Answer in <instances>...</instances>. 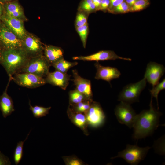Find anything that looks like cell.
I'll return each mask as SVG.
<instances>
[{"instance_id": "18", "label": "cell", "mask_w": 165, "mask_h": 165, "mask_svg": "<svg viewBox=\"0 0 165 165\" xmlns=\"http://www.w3.org/2000/svg\"><path fill=\"white\" fill-rule=\"evenodd\" d=\"M67 113L72 122L80 128L85 134L88 135V124L85 115L83 113L75 111L69 106L68 108Z\"/></svg>"}, {"instance_id": "26", "label": "cell", "mask_w": 165, "mask_h": 165, "mask_svg": "<svg viewBox=\"0 0 165 165\" xmlns=\"http://www.w3.org/2000/svg\"><path fill=\"white\" fill-rule=\"evenodd\" d=\"M165 89V79L164 78L160 82H159L156 85L152 87L151 90L149 91L152 97H155L157 101L158 109H159L158 95L160 92Z\"/></svg>"}, {"instance_id": "4", "label": "cell", "mask_w": 165, "mask_h": 165, "mask_svg": "<svg viewBox=\"0 0 165 165\" xmlns=\"http://www.w3.org/2000/svg\"><path fill=\"white\" fill-rule=\"evenodd\" d=\"M150 148L149 146L140 147L137 145L128 144L125 149L111 159L122 158L131 165H137L144 159Z\"/></svg>"}, {"instance_id": "30", "label": "cell", "mask_w": 165, "mask_h": 165, "mask_svg": "<svg viewBox=\"0 0 165 165\" xmlns=\"http://www.w3.org/2000/svg\"><path fill=\"white\" fill-rule=\"evenodd\" d=\"M80 8L87 12H92L96 9L92 0H83L80 4Z\"/></svg>"}, {"instance_id": "22", "label": "cell", "mask_w": 165, "mask_h": 165, "mask_svg": "<svg viewBox=\"0 0 165 165\" xmlns=\"http://www.w3.org/2000/svg\"><path fill=\"white\" fill-rule=\"evenodd\" d=\"M69 105L70 106H73L87 100H90L75 89L69 92Z\"/></svg>"}, {"instance_id": "16", "label": "cell", "mask_w": 165, "mask_h": 165, "mask_svg": "<svg viewBox=\"0 0 165 165\" xmlns=\"http://www.w3.org/2000/svg\"><path fill=\"white\" fill-rule=\"evenodd\" d=\"M1 19L6 26L23 40L26 35L23 20L7 15L2 17Z\"/></svg>"}, {"instance_id": "27", "label": "cell", "mask_w": 165, "mask_h": 165, "mask_svg": "<svg viewBox=\"0 0 165 165\" xmlns=\"http://www.w3.org/2000/svg\"><path fill=\"white\" fill-rule=\"evenodd\" d=\"M76 30L80 37L83 46L84 48H85L88 32V24L82 26L76 27Z\"/></svg>"}, {"instance_id": "9", "label": "cell", "mask_w": 165, "mask_h": 165, "mask_svg": "<svg viewBox=\"0 0 165 165\" xmlns=\"http://www.w3.org/2000/svg\"><path fill=\"white\" fill-rule=\"evenodd\" d=\"M22 41V48L29 58L43 54L44 47L40 40L33 35L26 34Z\"/></svg>"}, {"instance_id": "37", "label": "cell", "mask_w": 165, "mask_h": 165, "mask_svg": "<svg viewBox=\"0 0 165 165\" xmlns=\"http://www.w3.org/2000/svg\"><path fill=\"white\" fill-rule=\"evenodd\" d=\"M137 0H125V2L130 7H132L135 3Z\"/></svg>"}, {"instance_id": "31", "label": "cell", "mask_w": 165, "mask_h": 165, "mask_svg": "<svg viewBox=\"0 0 165 165\" xmlns=\"http://www.w3.org/2000/svg\"><path fill=\"white\" fill-rule=\"evenodd\" d=\"M63 159L66 165H82L83 162L80 159L75 156H68L63 157Z\"/></svg>"}, {"instance_id": "36", "label": "cell", "mask_w": 165, "mask_h": 165, "mask_svg": "<svg viewBox=\"0 0 165 165\" xmlns=\"http://www.w3.org/2000/svg\"><path fill=\"white\" fill-rule=\"evenodd\" d=\"M96 7V9H100L101 0H92Z\"/></svg>"}, {"instance_id": "21", "label": "cell", "mask_w": 165, "mask_h": 165, "mask_svg": "<svg viewBox=\"0 0 165 165\" xmlns=\"http://www.w3.org/2000/svg\"><path fill=\"white\" fill-rule=\"evenodd\" d=\"M78 64L77 62H69L63 58L53 64L51 66L55 68V70L64 73H67L69 69L76 66Z\"/></svg>"}, {"instance_id": "29", "label": "cell", "mask_w": 165, "mask_h": 165, "mask_svg": "<svg viewBox=\"0 0 165 165\" xmlns=\"http://www.w3.org/2000/svg\"><path fill=\"white\" fill-rule=\"evenodd\" d=\"M110 11L114 13H124L130 12V7L125 2H123Z\"/></svg>"}, {"instance_id": "34", "label": "cell", "mask_w": 165, "mask_h": 165, "mask_svg": "<svg viewBox=\"0 0 165 165\" xmlns=\"http://www.w3.org/2000/svg\"><path fill=\"white\" fill-rule=\"evenodd\" d=\"M124 0H109L110 10L117 6L123 2Z\"/></svg>"}, {"instance_id": "10", "label": "cell", "mask_w": 165, "mask_h": 165, "mask_svg": "<svg viewBox=\"0 0 165 165\" xmlns=\"http://www.w3.org/2000/svg\"><path fill=\"white\" fill-rule=\"evenodd\" d=\"M88 125L97 127L104 122L105 116L100 104L93 101L90 107L84 114Z\"/></svg>"}, {"instance_id": "5", "label": "cell", "mask_w": 165, "mask_h": 165, "mask_svg": "<svg viewBox=\"0 0 165 165\" xmlns=\"http://www.w3.org/2000/svg\"><path fill=\"white\" fill-rule=\"evenodd\" d=\"M147 81L144 78L138 82L130 83L124 87L118 96V101L130 104L139 101V97L146 86Z\"/></svg>"}, {"instance_id": "33", "label": "cell", "mask_w": 165, "mask_h": 165, "mask_svg": "<svg viewBox=\"0 0 165 165\" xmlns=\"http://www.w3.org/2000/svg\"><path fill=\"white\" fill-rule=\"evenodd\" d=\"M11 163L9 158L0 151V165H10Z\"/></svg>"}, {"instance_id": "35", "label": "cell", "mask_w": 165, "mask_h": 165, "mask_svg": "<svg viewBox=\"0 0 165 165\" xmlns=\"http://www.w3.org/2000/svg\"><path fill=\"white\" fill-rule=\"evenodd\" d=\"M109 0H101L100 9L105 10L109 6Z\"/></svg>"}, {"instance_id": "28", "label": "cell", "mask_w": 165, "mask_h": 165, "mask_svg": "<svg viewBox=\"0 0 165 165\" xmlns=\"http://www.w3.org/2000/svg\"><path fill=\"white\" fill-rule=\"evenodd\" d=\"M150 4L149 0H137L134 4L130 8V12L141 11L146 8Z\"/></svg>"}, {"instance_id": "17", "label": "cell", "mask_w": 165, "mask_h": 165, "mask_svg": "<svg viewBox=\"0 0 165 165\" xmlns=\"http://www.w3.org/2000/svg\"><path fill=\"white\" fill-rule=\"evenodd\" d=\"M12 78L9 77V81L4 91L0 96V110L4 118L11 115L15 111L13 102L11 97L7 94V89Z\"/></svg>"}, {"instance_id": "2", "label": "cell", "mask_w": 165, "mask_h": 165, "mask_svg": "<svg viewBox=\"0 0 165 165\" xmlns=\"http://www.w3.org/2000/svg\"><path fill=\"white\" fill-rule=\"evenodd\" d=\"M30 58L22 49L3 50L0 64L9 77L19 73Z\"/></svg>"}, {"instance_id": "38", "label": "cell", "mask_w": 165, "mask_h": 165, "mask_svg": "<svg viewBox=\"0 0 165 165\" xmlns=\"http://www.w3.org/2000/svg\"><path fill=\"white\" fill-rule=\"evenodd\" d=\"M16 0H0V2L1 3H2L3 4H5V3L16 1Z\"/></svg>"}, {"instance_id": "12", "label": "cell", "mask_w": 165, "mask_h": 165, "mask_svg": "<svg viewBox=\"0 0 165 165\" xmlns=\"http://www.w3.org/2000/svg\"><path fill=\"white\" fill-rule=\"evenodd\" d=\"M165 68L163 65L150 62L147 65L144 77L152 87L159 82L160 78L163 75Z\"/></svg>"}, {"instance_id": "24", "label": "cell", "mask_w": 165, "mask_h": 165, "mask_svg": "<svg viewBox=\"0 0 165 165\" xmlns=\"http://www.w3.org/2000/svg\"><path fill=\"white\" fill-rule=\"evenodd\" d=\"M30 131L28 134L26 139L23 141H20L17 143L15 149L13 157L15 164L18 165L21 160L23 155V145L24 142L27 139Z\"/></svg>"}, {"instance_id": "13", "label": "cell", "mask_w": 165, "mask_h": 165, "mask_svg": "<svg viewBox=\"0 0 165 165\" xmlns=\"http://www.w3.org/2000/svg\"><path fill=\"white\" fill-rule=\"evenodd\" d=\"M97 72L95 79H101L108 82L110 84L111 81L115 79L119 78L121 74L116 68L109 66H104L98 62L94 64Z\"/></svg>"}, {"instance_id": "6", "label": "cell", "mask_w": 165, "mask_h": 165, "mask_svg": "<svg viewBox=\"0 0 165 165\" xmlns=\"http://www.w3.org/2000/svg\"><path fill=\"white\" fill-rule=\"evenodd\" d=\"M115 114L120 123L133 127L137 114L130 104L120 101L115 108Z\"/></svg>"}, {"instance_id": "23", "label": "cell", "mask_w": 165, "mask_h": 165, "mask_svg": "<svg viewBox=\"0 0 165 165\" xmlns=\"http://www.w3.org/2000/svg\"><path fill=\"white\" fill-rule=\"evenodd\" d=\"M29 104L30 106L29 109L32 111L34 117L37 118L46 116V115L49 114V111L51 108V107H45L37 105L33 106L30 100Z\"/></svg>"}, {"instance_id": "40", "label": "cell", "mask_w": 165, "mask_h": 165, "mask_svg": "<svg viewBox=\"0 0 165 165\" xmlns=\"http://www.w3.org/2000/svg\"><path fill=\"white\" fill-rule=\"evenodd\" d=\"M3 49H2V48L0 47V62L1 61L2 56V53L3 51Z\"/></svg>"}, {"instance_id": "1", "label": "cell", "mask_w": 165, "mask_h": 165, "mask_svg": "<svg viewBox=\"0 0 165 165\" xmlns=\"http://www.w3.org/2000/svg\"><path fill=\"white\" fill-rule=\"evenodd\" d=\"M152 96L150 108L142 111L137 114L133 125V137L135 140L145 138L149 136L160 125L159 119L161 113L153 106Z\"/></svg>"}, {"instance_id": "32", "label": "cell", "mask_w": 165, "mask_h": 165, "mask_svg": "<svg viewBox=\"0 0 165 165\" xmlns=\"http://www.w3.org/2000/svg\"><path fill=\"white\" fill-rule=\"evenodd\" d=\"M87 24V18L82 13H78L76 17L75 24L76 27L83 26Z\"/></svg>"}, {"instance_id": "15", "label": "cell", "mask_w": 165, "mask_h": 165, "mask_svg": "<svg viewBox=\"0 0 165 165\" xmlns=\"http://www.w3.org/2000/svg\"><path fill=\"white\" fill-rule=\"evenodd\" d=\"M73 81L75 89L84 94L89 99L93 100V92L90 81L81 77L76 69L72 70Z\"/></svg>"}, {"instance_id": "8", "label": "cell", "mask_w": 165, "mask_h": 165, "mask_svg": "<svg viewBox=\"0 0 165 165\" xmlns=\"http://www.w3.org/2000/svg\"><path fill=\"white\" fill-rule=\"evenodd\" d=\"M0 43L3 50L22 48V40L6 26L0 27Z\"/></svg>"}, {"instance_id": "25", "label": "cell", "mask_w": 165, "mask_h": 165, "mask_svg": "<svg viewBox=\"0 0 165 165\" xmlns=\"http://www.w3.org/2000/svg\"><path fill=\"white\" fill-rule=\"evenodd\" d=\"M93 101V100H87L73 106H70L75 111L84 114L90 108Z\"/></svg>"}, {"instance_id": "3", "label": "cell", "mask_w": 165, "mask_h": 165, "mask_svg": "<svg viewBox=\"0 0 165 165\" xmlns=\"http://www.w3.org/2000/svg\"><path fill=\"white\" fill-rule=\"evenodd\" d=\"M51 64L44 55L30 58L19 73H29L44 78L49 72Z\"/></svg>"}, {"instance_id": "39", "label": "cell", "mask_w": 165, "mask_h": 165, "mask_svg": "<svg viewBox=\"0 0 165 165\" xmlns=\"http://www.w3.org/2000/svg\"><path fill=\"white\" fill-rule=\"evenodd\" d=\"M1 3L0 2V20L1 19L2 15L3 10V7Z\"/></svg>"}, {"instance_id": "20", "label": "cell", "mask_w": 165, "mask_h": 165, "mask_svg": "<svg viewBox=\"0 0 165 165\" xmlns=\"http://www.w3.org/2000/svg\"><path fill=\"white\" fill-rule=\"evenodd\" d=\"M6 15L23 20L25 19L23 10L17 1L4 4Z\"/></svg>"}, {"instance_id": "19", "label": "cell", "mask_w": 165, "mask_h": 165, "mask_svg": "<svg viewBox=\"0 0 165 165\" xmlns=\"http://www.w3.org/2000/svg\"><path fill=\"white\" fill-rule=\"evenodd\" d=\"M44 56L51 65L64 58V51L60 47L51 45L44 47Z\"/></svg>"}, {"instance_id": "7", "label": "cell", "mask_w": 165, "mask_h": 165, "mask_svg": "<svg viewBox=\"0 0 165 165\" xmlns=\"http://www.w3.org/2000/svg\"><path fill=\"white\" fill-rule=\"evenodd\" d=\"M12 80L18 85L28 88L38 87L46 84L44 78L29 73H17L12 77Z\"/></svg>"}, {"instance_id": "14", "label": "cell", "mask_w": 165, "mask_h": 165, "mask_svg": "<svg viewBox=\"0 0 165 165\" xmlns=\"http://www.w3.org/2000/svg\"><path fill=\"white\" fill-rule=\"evenodd\" d=\"M71 75L58 71L49 72L44 78L46 83L59 87L62 89L66 90L69 84Z\"/></svg>"}, {"instance_id": "11", "label": "cell", "mask_w": 165, "mask_h": 165, "mask_svg": "<svg viewBox=\"0 0 165 165\" xmlns=\"http://www.w3.org/2000/svg\"><path fill=\"white\" fill-rule=\"evenodd\" d=\"M72 59L75 60L83 61H105L115 60L116 59H122L130 61V58L123 57L117 55L114 51L112 50H101L93 54L86 56H75Z\"/></svg>"}]
</instances>
